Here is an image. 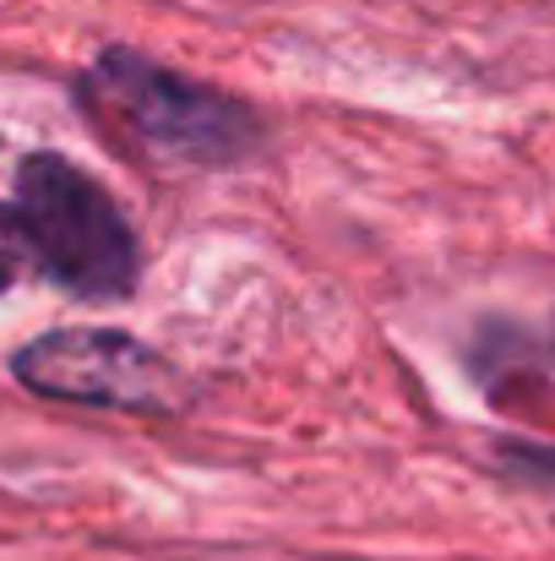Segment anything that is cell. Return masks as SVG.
<instances>
[{"label":"cell","mask_w":555,"mask_h":561,"mask_svg":"<svg viewBox=\"0 0 555 561\" xmlns=\"http://www.w3.org/2000/svg\"><path fill=\"white\" fill-rule=\"evenodd\" d=\"M11 376L55 403H93V409H131L164 414L181 409V371L131 333L109 328H60L11 355Z\"/></svg>","instance_id":"3"},{"label":"cell","mask_w":555,"mask_h":561,"mask_svg":"<svg viewBox=\"0 0 555 561\" xmlns=\"http://www.w3.org/2000/svg\"><path fill=\"white\" fill-rule=\"evenodd\" d=\"M22 267H27V240L16 229V213L0 207V289H11L22 278Z\"/></svg>","instance_id":"4"},{"label":"cell","mask_w":555,"mask_h":561,"mask_svg":"<svg viewBox=\"0 0 555 561\" xmlns=\"http://www.w3.org/2000/svg\"><path fill=\"white\" fill-rule=\"evenodd\" d=\"M16 229L27 240V262H38L44 278L82 300H126L142 278L137 229L115 207V196L66 164L60 153H33L16 170L11 196Z\"/></svg>","instance_id":"1"},{"label":"cell","mask_w":555,"mask_h":561,"mask_svg":"<svg viewBox=\"0 0 555 561\" xmlns=\"http://www.w3.org/2000/svg\"><path fill=\"white\" fill-rule=\"evenodd\" d=\"M82 93L104 121H115L153 159L223 170V164L251 159L262 142V121L240 99H229L207 82H190L137 49H104L99 66L88 71Z\"/></svg>","instance_id":"2"}]
</instances>
